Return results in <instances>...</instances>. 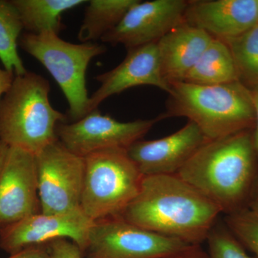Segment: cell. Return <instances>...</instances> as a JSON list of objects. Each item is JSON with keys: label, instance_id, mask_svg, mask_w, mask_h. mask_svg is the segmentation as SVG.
<instances>
[{"label": "cell", "instance_id": "30", "mask_svg": "<svg viewBox=\"0 0 258 258\" xmlns=\"http://www.w3.org/2000/svg\"><path fill=\"white\" fill-rule=\"evenodd\" d=\"M8 149H9V147L6 144H5L4 142L0 141V169H1L2 166L4 164Z\"/></svg>", "mask_w": 258, "mask_h": 258}, {"label": "cell", "instance_id": "17", "mask_svg": "<svg viewBox=\"0 0 258 258\" xmlns=\"http://www.w3.org/2000/svg\"><path fill=\"white\" fill-rule=\"evenodd\" d=\"M182 81L199 86H216L239 81L235 61L227 44L213 37Z\"/></svg>", "mask_w": 258, "mask_h": 258}, {"label": "cell", "instance_id": "15", "mask_svg": "<svg viewBox=\"0 0 258 258\" xmlns=\"http://www.w3.org/2000/svg\"><path fill=\"white\" fill-rule=\"evenodd\" d=\"M185 23L222 40L235 38L258 24V0L188 1Z\"/></svg>", "mask_w": 258, "mask_h": 258}, {"label": "cell", "instance_id": "13", "mask_svg": "<svg viewBox=\"0 0 258 258\" xmlns=\"http://www.w3.org/2000/svg\"><path fill=\"white\" fill-rule=\"evenodd\" d=\"M94 79L100 86L90 97L88 113L109 97L136 86H152L170 92V85L161 74L157 42L128 49L118 66Z\"/></svg>", "mask_w": 258, "mask_h": 258}, {"label": "cell", "instance_id": "27", "mask_svg": "<svg viewBox=\"0 0 258 258\" xmlns=\"http://www.w3.org/2000/svg\"><path fill=\"white\" fill-rule=\"evenodd\" d=\"M252 94V103H253L254 118V132L252 133V138H253V143L254 149H255L256 153L258 157V89L251 91Z\"/></svg>", "mask_w": 258, "mask_h": 258}, {"label": "cell", "instance_id": "11", "mask_svg": "<svg viewBox=\"0 0 258 258\" xmlns=\"http://www.w3.org/2000/svg\"><path fill=\"white\" fill-rule=\"evenodd\" d=\"M94 221L81 208L61 214H34L9 226L0 233V247L10 254L30 246L69 239L81 252L87 244Z\"/></svg>", "mask_w": 258, "mask_h": 258}, {"label": "cell", "instance_id": "25", "mask_svg": "<svg viewBox=\"0 0 258 258\" xmlns=\"http://www.w3.org/2000/svg\"><path fill=\"white\" fill-rule=\"evenodd\" d=\"M8 258H52L47 247L40 245L30 246L22 250L10 254Z\"/></svg>", "mask_w": 258, "mask_h": 258}, {"label": "cell", "instance_id": "1", "mask_svg": "<svg viewBox=\"0 0 258 258\" xmlns=\"http://www.w3.org/2000/svg\"><path fill=\"white\" fill-rule=\"evenodd\" d=\"M222 212L176 174L144 176L140 191L119 215L150 232L200 246Z\"/></svg>", "mask_w": 258, "mask_h": 258}, {"label": "cell", "instance_id": "10", "mask_svg": "<svg viewBox=\"0 0 258 258\" xmlns=\"http://www.w3.org/2000/svg\"><path fill=\"white\" fill-rule=\"evenodd\" d=\"M187 5L185 0H138L101 42L112 46L122 45L126 50L157 42L185 23Z\"/></svg>", "mask_w": 258, "mask_h": 258}, {"label": "cell", "instance_id": "3", "mask_svg": "<svg viewBox=\"0 0 258 258\" xmlns=\"http://www.w3.org/2000/svg\"><path fill=\"white\" fill-rule=\"evenodd\" d=\"M163 119L184 117L198 125L208 140H215L248 131L254 126L251 91L235 81L216 86H199L175 81Z\"/></svg>", "mask_w": 258, "mask_h": 258}, {"label": "cell", "instance_id": "20", "mask_svg": "<svg viewBox=\"0 0 258 258\" xmlns=\"http://www.w3.org/2000/svg\"><path fill=\"white\" fill-rule=\"evenodd\" d=\"M23 30L14 5L11 1L0 0V61L5 70L15 76L28 71L18 50V40Z\"/></svg>", "mask_w": 258, "mask_h": 258}, {"label": "cell", "instance_id": "18", "mask_svg": "<svg viewBox=\"0 0 258 258\" xmlns=\"http://www.w3.org/2000/svg\"><path fill=\"white\" fill-rule=\"evenodd\" d=\"M18 10L24 30L33 35L62 30V15L88 3L85 0H12Z\"/></svg>", "mask_w": 258, "mask_h": 258}, {"label": "cell", "instance_id": "8", "mask_svg": "<svg viewBox=\"0 0 258 258\" xmlns=\"http://www.w3.org/2000/svg\"><path fill=\"white\" fill-rule=\"evenodd\" d=\"M35 156L40 212L61 214L81 208L85 158L71 152L59 139Z\"/></svg>", "mask_w": 258, "mask_h": 258}, {"label": "cell", "instance_id": "9", "mask_svg": "<svg viewBox=\"0 0 258 258\" xmlns=\"http://www.w3.org/2000/svg\"><path fill=\"white\" fill-rule=\"evenodd\" d=\"M162 119L159 115L153 119L120 122L96 108L77 121L60 123L57 137L71 152L86 157L108 149L127 150Z\"/></svg>", "mask_w": 258, "mask_h": 258}, {"label": "cell", "instance_id": "7", "mask_svg": "<svg viewBox=\"0 0 258 258\" xmlns=\"http://www.w3.org/2000/svg\"><path fill=\"white\" fill-rule=\"evenodd\" d=\"M196 246L113 217L94 222L82 253L84 258H162L184 253Z\"/></svg>", "mask_w": 258, "mask_h": 258}, {"label": "cell", "instance_id": "28", "mask_svg": "<svg viewBox=\"0 0 258 258\" xmlns=\"http://www.w3.org/2000/svg\"><path fill=\"white\" fill-rule=\"evenodd\" d=\"M247 208L258 215V174L249 195Z\"/></svg>", "mask_w": 258, "mask_h": 258}, {"label": "cell", "instance_id": "6", "mask_svg": "<svg viewBox=\"0 0 258 258\" xmlns=\"http://www.w3.org/2000/svg\"><path fill=\"white\" fill-rule=\"evenodd\" d=\"M20 45L47 69L60 86L69 103V115L77 121L88 113V96L86 71L94 57L106 52L104 44L72 43L58 34L33 35L25 32L20 37Z\"/></svg>", "mask_w": 258, "mask_h": 258}, {"label": "cell", "instance_id": "29", "mask_svg": "<svg viewBox=\"0 0 258 258\" xmlns=\"http://www.w3.org/2000/svg\"><path fill=\"white\" fill-rule=\"evenodd\" d=\"M162 258H208V254H205L202 250L200 246H196V247L191 249V250L184 252V253Z\"/></svg>", "mask_w": 258, "mask_h": 258}, {"label": "cell", "instance_id": "19", "mask_svg": "<svg viewBox=\"0 0 258 258\" xmlns=\"http://www.w3.org/2000/svg\"><path fill=\"white\" fill-rule=\"evenodd\" d=\"M138 0H91L88 2L78 38L81 42L101 40L120 23Z\"/></svg>", "mask_w": 258, "mask_h": 258}, {"label": "cell", "instance_id": "12", "mask_svg": "<svg viewBox=\"0 0 258 258\" xmlns=\"http://www.w3.org/2000/svg\"><path fill=\"white\" fill-rule=\"evenodd\" d=\"M39 212L36 156L19 148L9 147L0 169V233Z\"/></svg>", "mask_w": 258, "mask_h": 258}, {"label": "cell", "instance_id": "24", "mask_svg": "<svg viewBox=\"0 0 258 258\" xmlns=\"http://www.w3.org/2000/svg\"><path fill=\"white\" fill-rule=\"evenodd\" d=\"M46 244L52 258H84L79 246L69 239H56Z\"/></svg>", "mask_w": 258, "mask_h": 258}, {"label": "cell", "instance_id": "26", "mask_svg": "<svg viewBox=\"0 0 258 258\" xmlns=\"http://www.w3.org/2000/svg\"><path fill=\"white\" fill-rule=\"evenodd\" d=\"M15 74L0 67V103L3 96L9 91L13 81L15 79Z\"/></svg>", "mask_w": 258, "mask_h": 258}, {"label": "cell", "instance_id": "22", "mask_svg": "<svg viewBox=\"0 0 258 258\" xmlns=\"http://www.w3.org/2000/svg\"><path fill=\"white\" fill-rule=\"evenodd\" d=\"M224 222L244 248L258 258V215L244 208L226 215Z\"/></svg>", "mask_w": 258, "mask_h": 258}, {"label": "cell", "instance_id": "5", "mask_svg": "<svg viewBox=\"0 0 258 258\" xmlns=\"http://www.w3.org/2000/svg\"><path fill=\"white\" fill-rule=\"evenodd\" d=\"M84 158L81 210L94 222L119 216L138 195L144 176L124 149L100 151Z\"/></svg>", "mask_w": 258, "mask_h": 258}, {"label": "cell", "instance_id": "14", "mask_svg": "<svg viewBox=\"0 0 258 258\" xmlns=\"http://www.w3.org/2000/svg\"><path fill=\"white\" fill-rule=\"evenodd\" d=\"M208 139L193 122L156 140H139L127 149L144 176L176 174Z\"/></svg>", "mask_w": 258, "mask_h": 258}, {"label": "cell", "instance_id": "21", "mask_svg": "<svg viewBox=\"0 0 258 258\" xmlns=\"http://www.w3.org/2000/svg\"><path fill=\"white\" fill-rule=\"evenodd\" d=\"M223 41L233 57L239 82L250 91L258 89V24L240 36Z\"/></svg>", "mask_w": 258, "mask_h": 258}, {"label": "cell", "instance_id": "16", "mask_svg": "<svg viewBox=\"0 0 258 258\" xmlns=\"http://www.w3.org/2000/svg\"><path fill=\"white\" fill-rule=\"evenodd\" d=\"M212 37L186 23L157 42L161 74L168 83L182 81L211 42Z\"/></svg>", "mask_w": 258, "mask_h": 258}, {"label": "cell", "instance_id": "23", "mask_svg": "<svg viewBox=\"0 0 258 258\" xmlns=\"http://www.w3.org/2000/svg\"><path fill=\"white\" fill-rule=\"evenodd\" d=\"M208 258H251L224 224H215L209 234Z\"/></svg>", "mask_w": 258, "mask_h": 258}, {"label": "cell", "instance_id": "4", "mask_svg": "<svg viewBox=\"0 0 258 258\" xmlns=\"http://www.w3.org/2000/svg\"><path fill=\"white\" fill-rule=\"evenodd\" d=\"M50 83L27 71L15 76L0 103V141L37 155L53 143L66 115L51 105Z\"/></svg>", "mask_w": 258, "mask_h": 258}, {"label": "cell", "instance_id": "2", "mask_svg": "<svg viewBox=\"0 0 258 258\" xmlns=\"http://www.w3.org/2000/svg\"><path fill=\"white\" fill-rule=\"evenodd\" d=\"M252 133L208 140L176 175L230 215L247 208L258 174Z\"/></svg>", "mask_w": 258, "mask_h": 258}]
</instances>
